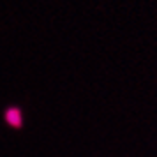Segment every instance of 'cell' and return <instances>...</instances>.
Listing matches in <instances>:
<instances>
[{"mask_svg":"<svg viewBox=\"0 0 157 157\" xmlns=\"http://www.w3.org/2000/svg\"><path fill=\"white\" fill-rule=\"evenodd\" d=\"M4 118H6V122L11 127H14V129H20L23 125V113H21V109L16 106L7 108L6 113H4Z\"/></svg>","mask_w":157,"mask_h":157,"instance_id":"obj_1","label":"cell"}]
</instances>
